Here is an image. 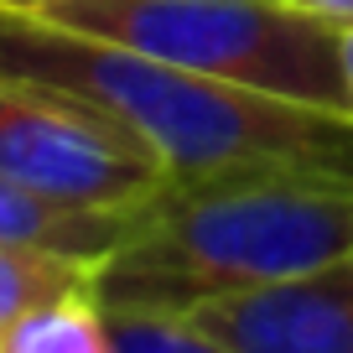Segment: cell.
<instances>
[{"label": "cell", "instance_id": "1", "mask_svg": "<svg viewBox=\"0 0 353 353\" xmlns=\"http://www.w3.org/2000/svg\"><path fill=\"white\" fill-rule=\"evenodd\" d=\"M0 73L83 99L88 110L130 130L172 182H208L270 166L353 172L348 114L219 83L130 47L68 32L16 6H0Z\"/></svg>", "mask_w": 353, "mask_h": 353}, {"label": "cell", "instance_id": "7", "mask_svg": "<svg viewBox=\"0 0 353 353\" xmlns=\"http://www.w3.org/2000/svg\"><path fill=\"white\" fill-rule=\"evenodd\" d=\"M99 265L63 260L47 250H21V244H0V338L26 317V312L47 307V301L94 291Z\"/></svg>", "mask_w": 353, "mask_h": 353}, {"label": "cell", "instance_id": "3", "mask_svg": "<svg viewBox=\"0 0 353 353\" xmlns=\"http://www.w3.org/2000/svg\"><path fill=\"white\" fill-rule=\"evenodd\" d=\"M26 11L156 63L353 120L343 26L291 0H42Z\"/></svg>", "mask_w": 353, "mask_h": 353}, {"label": "cell", "instance_id": "11", "mask_svg": "<svg viewBox=\"0 0 353 353\" xmlns=\"http://www.w3.org/2000/svg\"><path fill=\"white\" fill-rule=\"evenodd\" d=\"M343 78H348V104H353V26H343Z\"/></svg>", "mask_w": 353, "mask_h": 353}, {"label": "cell", "instance_id": "2", "mask_svg": "<svg viewBox=\"0 0 353 353\" xmlns=\"http://www.w3.org/2000/svg\"><path fill=\"white\" fill-rule=\"evenodd\" d=\"M353 260V172L270 166L172 182L94 276L99 307L176 312Z\"/></svg>", "mask_w": 353, "mask_h": 353}, {"label": "cell", "instance_id": "10", "mask_svg": "<svg viewBox=\"0 0 353 353\" xmlns=\"http://www.w3.org/2000/svg\"><path fill=\"white\" fill-rule=\"evenodd\" d=\"M291 6H301V11L322 16L332 26H353V0H291Z\"/></svg>", "mask_w": 353, "mask_h": 353}, {"label": "cell", "instance_id": "6", "mask_svg": "<svg viewBox=\"0 0 353 353\" xmlns=\"http://www.w3.org/2000/svg\"><path fill=\"white\" fill-rule=\"evenodd\" d=\"M141 213L120 208H78V203H57L47 192H32L11 176H0V244H21V250H47L63 260L104 265L114 250L130 244L141 229Z\"/></svg>", "mask_w": 353, "mask_h": 353}, {"label": "cell", "instance_id": "12", "mask_svg": "<svg viewBox=\"0 0 353 353\" xmlns=\"http://www.w3.org/2000/svg\"><path fill=\"white\" fill-rule=\"evenodd\" d=\"M0 6H21V11H26V6H42V0H0Z\"/></svg>", "mask_w": 353, "mask_h": 353}, {"label": "cell", "instance_id": "4", "mask_svg": "<svg viewBox=\"0 0 353 353\" xmlns=\"http://www.w3.org/2000/svg\"><path fill=\"white\" fill-rule=\"evenodd\" d=\"M0 176L57 203L120 213L151 208L172 188L166 166L130 130H120L63 88L6 73H0Z\"/></svg>", "mask_w": 353, "mask_h": 353}, {"label": "cell", "instance_id": "9", "mask_svg": "<svg viewBox=\"0 0 353 353\" xmlns=\"http://www.w3.org/2000/svg\"><path fill=\"white\" fill-rule=\"evenodd\" d=\"M104 332H110V353H229L213 332L176 312L104 307Z\"/></svg>", "mask_w": 353, "mask_h": 353}, {"label": "cell", "instance_id": "5", "mask_svg": "<svg viewBox=\"0 0 353 353\" xmlns=\"http://www.w3.org/2000/svg\"><path fill=\"white\" fill-rule=\"evenodd\" d=\"M229 353H353V260L188 312Z\"/></svg>", "mask_w": 353, "mask_h": 353}, {"label": "cell", "instance_id": "8", "mask_svg": "<svg viewBox=\"0 0 353 353\" xmlns=\"http://www.w3.org/2000/svg\"><path fill=\"white\" fill-rule=\"evenodd\" d=\"M0 353H110V332H104V307L94 291L47 301V307L26 312L6 338Z\"/></svg>", "mask_w": 353, "mask_h": 353}]
</instances>
